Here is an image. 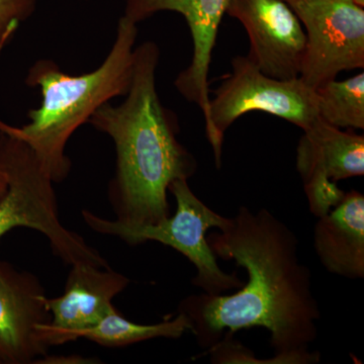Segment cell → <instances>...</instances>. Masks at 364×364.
Returning <instances> with one entry per match:
<instances>
[{"instance_id": "1", "label": "cell", "mask_w": 364, "mask_h": 364, "mask_svg": "<svg viewBox=\"0 0 364 364\" xmlns=\"http://www.w3.org/2000/svg\"><path fill=\"white\" fill-rule=\"evenodd\" d=\"M208 243L217 257L244 268L248 279L233 294H191L179 303L198 346L208 349L225 334L264 328L275 356L291 364L320 363L321 354L309 350L318 337L320 306L293 230L267 208L254 213L242 205Z\"/></svg>"}, {"instance_id": "2", "label": "cell", "mask_w": 364, "mask_h": 364, "mask_svg": "<svg viewBox=\"0 0 364 364\" xmlns=\"http://www.w3.org/2000/svg\"><path fill=\"white\" fill-rule=\"evenodd\" d=\"M159 58L156 43L136 47L126 100L102 105L88 121L114 144L116 171L107 196L117 221L128 224H157L169 217L170 184L188 181L198 166L177 139L176 117L158 95Z\"/></svg>"}, {"instance_id": "3", "label": "cell", "mask_w": 364, "mask_h": 364, "mask_svg": "<svg viewBox=\"0 0 364 364\" xmlns=\"http://www.w3.org/2000/svg\"><path fill=\"white\" fill-rule=\"evenodd\" d=\"M136 36V23L122 16L111 51L104 63L90 73L73 76L64 73L51 60L36 62L28 72L26 85L40 87L39 109L30 111V123L20 128L0 119V134L25 142L54 183L65 181L70 172L65 149L74 132L88 123L102 105L128 92Z\"/></svg>"}, {"instance_id": "4", "label": "cell", "mask_w": 364, "mask_h": 364, "mask_svg": "<svg viewBox=\"0 0 364 364\" xmlns=\"http://www.w3.org/2000/svg\"><path fill=\"white\" fill-rule=\"evenodd\" d=\"M0 169L7 181L6 191L0 196V239L14 228H30L44 235L53 253L66 264L111 268L80 235L62 224L54 182L25 142L0 134Z\"/></svg>"}, {"instance_id": "5", "label": "cell", "mask_w": 364, "mask_h": 364, "mask_svg": "<svg viewBox=\"0 0 364 364\" xmlns=\"http://www.w3.org/2000/svg\"><path fill=\"white\" fill-rule=\"evenodd\" d=\"M188 179H177L168 191L176 200V212L157 224L136 225L105 219L90 210H83L85 224L97 233L117 237L128 245L158 242L176 249L196 267L193 284L203 293L221 294L243 287L244 280L236 272L227 273L218 264L217 256L208 243L210 229L222 230L229 218L208 208L191 191Z\"/></svg>"}, {"instance_id": "6", "label": "cell", "mask_w": 364, "mask_h": 364, "mask_svg": "<svg viewBox=\"0 0 364 364\" xmlns=\"http://www.w3.org/2000/svg\"><path fill=\"white\" fill-rule=\"evenodd\" d=\"M253 111L279 117L303 131L318 119L315 90L299 77H270L248 56L235 57L231 73L215 90V97L210 98V123L205 134L218 168L221 166L225 132L237 119Z\"/></svg>"}, {"instance_id": "7", "label": "cell", "mask_w": 364, "mask_h": 364, "mask_svg": "<svg viewBox=\"0 0 364 364\" xmlns=\"http://www.w3.org/2000/svg\"><path fill=\"white\" fill-rule=\"evenodd\" d=\"M305 28L299 79L316 90L342 71L364 67V7L354 0L287 2Z\"/></svg>"}, {"instance_id": "8", "label": "cell", "mask_w": 364, "mask_h": 364, "mask_svg": "<svg viewBox=\"0 0 364 364\" xmlns=\"http://www.w3.org/2000/svg\"><path fill=\"white\" fill-rule=\"evenodd\" d=\"M296 170L315 217L327 214L343 198L337 182L364 174V136L317 121L304 130L296 148Z\"/></svg>"}, {"instance_id": "9", "label": "cell", "mask_w": 364, "mask_h": 364, "mask_svg": "<svg viewBox=\"0 0 364 364\" xmlns=\"http://www.w3.org/2000/svg\"><path fill=\"white\" fill-rule=\"evenodd\" d=\"M226 14L242 23L250 40L248 57L263 73L277 79L299 77L306 36L284 0H230Z\"/></svg>"}, {"instance_id": "10", "label": "cell", "mask_w": 364, "mask_h": 364, "mask_svg": "<svg viewBox=\"0 0 364 364\" xmlns=\"http://www.w3.org/2000/svg\"><path fill=\"white\" fill-rule=\"evenodd\" d=\"M47 298L35 274L0 261V364L36 363L47 356L41 330L51 322Z\"/></svg>"}, {"instance_id": "11", "label": "cell", "mask_w": 364, "mask_h": 364, "mask_svg": "<svg viewBox=\"0 0 364 364\" xmlns=\"http://www.w3.org/2000/svg\"><path fill=\"white\" fill-rule=\"evenodd\" d=\"M130 279L90 263L71 265L65 291L57 298H47L51 322L41 330L48 347L75 341L79 333L97 325L114 306L112 299L127 289Z\"/></svg>"}, {"instance_id": "12", "label": "cell", "mask_w": 364, "mask_h": 364, "mask_svg": "<svg viewBox=\"0 0 364 364\" xmlns=\"http://www.w3.org/2000/svg\"><path fill=\"white\" fill-rule=\"evenodd\" d=\"M230 0H127L124 16L134 23L160 11L181 14L188 23L193 43L191 64L176 78L177 90L202 109L205 127L210 123L208 70L223 16Z\"/></svg>"}, {"instance_id": "13", "label": "cell", "mask_w": 364, "mask_h": 364, "mask_svg": "<svg viewBox=\"0 0 364 364\" xmlns=\"http://www.w3.org/2000/svg\"><path fill=\"white\" fill-rule=\"evenodd\" d=\"M314 228V247L328 272L348 279H364V196L345 193Z\"/></svg>"}, {"instance_id": "14", "label": "cell", "mask_w": 364, "mask_h": 364, "mask_svg": "<svg viewBox=\"0 0 364 364\" xmlns=\"http://www.w3.org/2000/svg\"><path fill=\"white\" fill-rule=\"evenodd\" d=\"M191 330V321L183 313L157 324L143 325L132 322L114 308L97 325L79 333L78 339L85 338L100 346L124 347L151 339H178Z\"/></svg>"}, {"instance_id": "15", "label": "cell", "mask_w": 364, "mask_h": 364, "mask_svg": "<svg viewBox=\"0 0 364 364\" xmlns=\"http://www.w3.org/2000/svg\"><path fill=\"white\" fill-rule=\"evenodd\" d=\"M318 114L338 129H364V72L346 80L336 79L315 90Z\"/></svg>"}, {"instance_id": "16", "label": "cell", "mask_w": 364, "mask_h": 364, "mask_svg": "<svg viewBox=\"0 0 364 364\" xmlns=\"http://www.w3.org/2000/svg\"><path fill=\"white\" fill-rule=\"evenodd\" d=\"M36 7L37 0H0V54Z\"/></svg>"}, {"instance_id": "17", "label": "cell", "mask_w": 364, "mask_h": 364, "mask_svg": "<svg viewBox=\"0 0 364 364\" xmlns=\"http://www.w3.org/2000/svg\"><path fill=\"white\" fill-rule=\"evenodd\" d=\"M7 188V181H6V177L4 176V172H2V170L0 169V196L4 195V193H6Z\"/></svg>"}, {"instance_id": "18", "label": "cell", "mask_w": 364, "mask_h": 364, "mask_svg": "<svg viewBox=\"0 0 364 364\" xmlns=\"http://www.w3.org/2000/svg\"><path fill=\"white\" fill-rule=\"evenodd\" d=\"M284 1L289 2V1H291V0H284Z\"/></svg>"}]
</instances>
